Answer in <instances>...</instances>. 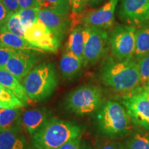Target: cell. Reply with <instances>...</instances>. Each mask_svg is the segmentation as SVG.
<instances>
[{
    "instance_id": "19",
    "label": "cell",
    "mask_w": 149,
    "mask_h": 149,
    "mask_svg": "<svg viewBox=\"0 0 149 149\" xmlns=\"http://www.w3.org/2000/svg\"><path fill=\"white\" fill-rule=\"evenodd\" d=\"M0 85L10 90L25 104L29 102L26 92L19 80L4 69H0Z\"/></svg>"
},
{
    "instance_id": "23",
    "label": "cell",
    "mask_w": 149,
    "mask_h": 149,
    "mask_svg": "<svg viewBox=\"0 0 149 149\" xmlns=\"http://www.w3.org/2000/svg\"><path fill=\"white\" fill-rule=\"evenodd\" d=\"M26 105L13 93L0 85V109H22Z\"/></svg>"
},
{
    "instance_id": "17",
    "label": "cell",
    "mask_w": 149,
    "mask_h": 149,
    "mask_svg": "<svg viewBox=\"0 0 149 149\" xmlns=\"http://www.w3.org/2000/svg\"><path fill=\"white\" fill-rule=\"evenodd\" d=\"M87 36V26H79L74 28L70 32L67 42L66 51H69L83 60L84 50Z\"/></svg>"
},
{
    "instance_id": "30",
    "label": "cell",
    "mask_w": 149,
    "mask_h": 149,
    "mask_svg": "<svg viewBox=\"0 0 149 149\" xmlns=\"http://www.w3.org/2000/svg\"><path fill=\"white\" fill-rule=\"evenodd\" d=\"M13 13L0 0V26L3 25Z\"/></svg>"
},
{
    "instance_id": "38",
    "label": "cell",
    "mask_w": 149,
    "mask_h": 149,
    "mask_svg": "<svg viewBox=\"0 0 149 149\" xmlns=\"http://www.w3.org/2000/svg\"><path fill=\"white\" fill-rule=\"evenodd\" d=\"M147 86H148V88H149V81H148V85H147Z\"/></svg>"
},
{
    "instance_id": "1",
    "label": "cell",
    "mask_w": 149,
    "mask_h": 149,
    "mask_svg": "<svg viewBox=\"0 0 149 149\" xmlns=\"http://www.w3.org/2000/svg\"><path fill=\"white\" fill-rule=\"evenodd\" d=\"M100 79L107 86L123 93L133 91L141 83L137 62L133 59L119 61L109 57L102 66Z\"/></svg>"
},
{
    "instance_id": "18",
    "label": "cell",
    "mask_w": 149,
    "mask_h": 149,
    "mask_svg": "<svg viewBox=\"0 0 149 149\" xmlns=\"http://www.w3.org/2000/svg\"><path fill=\"white\" fill-rule=\"evenodd\" d=\"M82 66L83 60L70 52L65 51L59 63V69L64 79H73L79 73Z\"/></svg>"
},
{
    "instance_id": "12",
    "label": "cell",
    "mask_w": 149,
    "mask_h": 149,
    "mask_svg": "<svg viewBox=\"0 0 149 149\" xmlns=\"http://www.w3.org/2000/svg\"><path fill=\"white\" fill-rule=\"evenodd\" d=\"M38 61V56L35 53L19 51L0 69L7 70L20 81L29 73Z\"/></svg>"
},
{
    "instance_id": "16",
    "label": "cell",
    "mask_w": 149,
    "mask_h": 149,
    "mask_svg": "<svg viewBox=\"0 0 149 149\" xmlns=\"http://www.w3.org/2000/svg\"><path fill=\"white\" fill-rule=\"evenodd\" d=\"M19 132V126L0 132V149H31Z\"/></svg>"
},
{
    "instance_id": "6",
    "label": "cell",
    "mask_w": 149,
    "mask_h": 149,
    "mask_svg": "<svg viewBox=\"0 0 149 149\" xmlns=\"http://www.w3.org/2000/svg\"><path fill=\"white\" fill-rule=\"evenodd\" d=\"M135 26L117 25L113 28L109 37L111 53L115 59L126 61L133 59L136 45Z\"/></svg>"
},
{
    "instance_id": "10",
    "label": "cell",
    "mask_w": 149,
    "mask_h": 149,
    "mask_svg": "<svg viewBox=\"0 0 149 149\" xmlns=\"http://www.w3.org/2000/svg\"><path fill=\"white\" fill-rule=\"evenodd\" d=\"M119 13L131 26H140L149 20V0H122Z\"/></svg>"
},
{
    "instance_id": "5",
    "label": "cell",
    "mask_w": 149,
    "mask_h": 149,
    "mask_svg": "<svg viewBox=\"0 0 149 149\" xmlns=\"http://www.w3.org/2000/svg\"><path fill=\"white\" fill-rule=\"evenodd\" d=\"M103 92L96 86H83L72 91L66 98V108L71 113L86 115L101 107Z\"/></svg>"
},
{
    "instance_id": "11",
    "label": "cell",
    "mask_w": 149,
    "mask_h": 149,
    "mask_svg": "<svg viewBox=\"0 0 149 149\" xmlns=\"http://www.w3.org/2000/svg\"><path fill=\"white\" fill-rule=\"evenodd\" d=\"M119 0H109L97 10L92 11L84 17L83 25L104 30L109 29L114 24V15Z\"/></svg>"
},
{
    "instance_id": "13",
    "label": "cell",
    "mask_w": 149,
    "mask_h": 149,
    "mask_svg": "<svg viewBox=\"0 0 149 149\" xmlns=\"http://www.w3.org/2000/svg\"><path fill=\"white\" fill-rule=\"evenodd\" d=\"M38 19L53 31L61 41L69 31L70 22L66 15L46 9H40Z\"/></svg>"
},
{
    "instance_id": "20",
    "label": "cell",
    "mask_w": 149,
    "mask_h": 149,
    "mask_svg": "<svg viewBox=\"0 0 149 149\" xmlns=\"http://www.w3.org/2000/svg\"><path fill=\"white\" fill-rule=\"evenodd\" d=\"M149 53V20L141 25L136 31V45L135 57L138 61Z\"/></svg>"
},
{
    "instance_id": "21",
    "label": "cell",
    "mask_w": 149,
    "mask_h": 149,
    "mask_svg": "<svg viewBox=\"0 0 149 149\" xmlns=\"http://www.w3.org/2000/svg\"><path fill=\"white\" fill-rule=\"evenodd\" d=\"M22 109H0V132L19 126Z\"/></svg>"
},
{
    "instance_id": "9",
    "label": "cell",
    "mask_w": 149,
    "mask_h": 149,
    "mask_svg": "<svg viewBox=\"0 0 149 149\" xmlns=\"http://www.w3.org/2000/svg\"><path fill=\"white\" fill-rule=\"evenodd\" d=\"M123 104L132 122L149 129V100L135 89L124 96Z\"/></svg>"
},
{
    "instance_id": "2",
    "label": "cell",
    "mask_w": 149,
    "mask_h": 149,
    "mask_svg": "<svg viewBox=\"0 0 149 149\" xmlns=\"http://www.w3.org/2000/svg\"><path fill=\"white\" fill-rule=\"evenodd\" d=\"M81 135L77 124L52 117L32 136V144L36 149H57Z\"/></svg>"
},
{
    "instance_id": "15",
    "label": "cell",
    "mask_w": 149,
    "mask_h": 149,
    "mask_svg": "<svg viewBox=\"0 0 149 149\" xmlns=\"http://www.w3.org/2000/svg\"><path fill=\"white\" fill-rule=\"evenodd\" d=\"M0 46L12 48L19 51L32 52V53H44L42 50L39 49L31 45L23 37H19L8 31L0 29Z\"/></svg>"
},
{
    "instance_id": "31",
    "label": "cell",
    "mask_w": 149,
    "mask_h": 149,
    "mask_svg": "<svg viewBox=\"0 0 149 149\" xmlns=\"http://www.w3.org/2000/svg\"><path fill=\"white\" fill-rule=\"evenodd\" d=\"M98 149H124V148L120 142L105 139L100 143Z\"/></svg>"
},
{
    "instance_id": "28",
    "label": "cell",
    "mask_w": 149,
    "mask_h": 149,
    "mask_svg": "<svg viewBox=\"0 0 149 149\" xmlns=\"http://www.w3.org/2000/svg\"><path fill=\"white\" fill-rule=\"evenodd\" d=\"M18 52L19 51L12 48L0 46V68L4 66L8 61L9 59Z\"/></svg>"
},
{
    "instance_id": "7",
    "label": "cell",
    "mask_w": 149,
    "mask_h": 149,
    "mask_svg": "<svg viewBox=\"0 0 149 149\" xmlns=\"http://www.w3.org/2000/svg\"><path fill=\"white\" fill-rule=\"evenodd\" d=\"M109 44V37L106 30L87 26V36L84 50L83 66H87L95 64L102 59L107 53Z\"/></svg>"
},
{
    "instance_id": "32",
    "label": "cell",
    "mask_w": 149,
    "mask_h": 149,
    "mask_svg": "<svg viewBox=\"0 0 149 149\" xmlns=\"http://www.w3.org/2000/svg\"><path fill=\"white\" fill-rule=\"evenodd\" d=\"M57 149H81V136L68 141Z\"/></svg>"
},
{
    "instance_id": "25",
    "label": "cell",
    "mask_w": 149,
    "mask_h": 149,
    "mask_svg": "<svg viewBox=\"0 0 149 149\" xmlns=\"http://www.w3.org/2000/svg\"><path fill=\"white\" fill-rule=\"evenodd\" d=\"M39 10L40 9L37 7H32V8L21 9L17 12L25 31L38 20Z\"/></svg>"
},
{
    "instance_id": "22",
    "label": "cell",
    "mask_w": 149,
    "mask_h": 149,
    "mask_svg": "<svg viewBox=\"0 0 149 149\" xmlns=\"http://www.w3.org/2000/svg\"><path fill=\"white\" fill-rule=\"evenodd\" d=\"M35 3L39 9H46L66 15L71 10L69 0H35Z\"/></svg>"
},
{
    "instance_id": "24",
    "label": "cell",
    "mask_w": 149,
    "mask_h": 149,
    "mask_svg": "<svg viewBox=\"0 0 149 149\" xmlns=\"http://www.w3.org/2000/svg\"><path fill=\"white\" fill-rule=\"evenodd\" d=\"M0 29L24 38L25 30L22 26L18 13H13L7 21L0 26Z\"/></svg>"
},
{
    "instance_id": "35",
    "label": "cell",
    "mask_w": 149,
    "mask_h": 149,
    "mask_svg": "<svg viewBox=\"0 0 149 149\" xmlns=\"http://www.w3.org/2000/svg\"><path fill=\"white\" fill-rule=\"evenodd\" d=\"M135 90L137 91V93H140L141 95H144L145 97L148 99L149 100V88L148 86H144V87H141V88H135Z\"/></svg>"
},
{
    "instance_id": "34",
    "label": "cell",
    "mask_w": 149,
    "mask_h": 149,
    "mask_svg": "<svg viewBox=\"0 0 149 149\" xmlns=\"http://www.w3.org/2000/svg\"><path fill=\"white\" fill-rule=\"evenodd\" d=\"M20 10L24 8L36 7L35 0H18Z\"/></svg>"
},
{
    "instance_id": "33",
    "label": "cell",
    "mask_w": 149,
    "mask_h": 149,
    "mask_svg": "<svg viewBox=\"0 0 149 149\" xmlns=\"http://www.w3.org/2000/svg\"><path fill=\"white\" fill-rule=\"evenodd\" d=\"M1 1L13 13H17L19 11L20 8L18 0H1Z\"/></svg>"
},
{
    "instance_id": "27",
    "label": "cell",
    "mask_w": 149,
    "mask_h": 149,
    "mask_svg": "<svg viewBox=\"0 0 149 149\" xmlns=\"http://www.w3.org/2000/svg\"><path fill=\"white\" fill-rule=\"evenodd\" d=\"M141 83L149 81V53L137 61Z\"/></svg>"
},
{
    "instance_id": "36",
    "label": "cell",
    "mask_w": 149,
    "mask_h": 149,
    "mask_svg": "<svg viewBox=\"0 0 149 149\" xmlns=\"http://www.w3.org/2000/svg\"><path fill=\"white\" fill-rule=\"evenodd\" d=\"M87 1V6H94L99 4V3H102L104 0H86Z\"/></svg>"
},
{
    "instance_id": "14",
    "label": "cell",
    "mask_w": 149,
    "mask_h": 149,
    "mask_svg": "<svg viewBox=\"0 0 149 149\" xmlns=\"http://www.w3.org/2000/svg\"><path fill=\"white\" fill-rule=\"evenodd\" d=\"M49 120V113L46 109L29 110L22 113L19 124L31 136L38 131Z\"/></svg>"
},
{
    "instance_id": "37",
    "label": "cell",
    "mask_w": 149,
    "mask_h": 149,
    "mask_svg": "<svg viewBox=\"0 0 149 149\" xmlns=\"http://www.w3.org/2000/svg\"><path fill=\"white\" fill-rule=\"evenodd\" d=\"M81 149H94L93 147H91L90 145L86 144V143H84L82 146H81Z\"/></svg>"
},
{
    "instance_id": "8",
    "label": "cell",
    "mask_w": 149,
    "mask_h": 149,
    "mask_svg": "<svg viewBox=\"0 0 149 149\" xmlns=\"http://www.w3.org/2000/svg\"><path fill=\"white\" fill-rule=\"evenodd\" d=\"M24 39L35 47L51 53L58 51L61 43L55 33L39 19L26 30Z\"/></svg>"
},
{
    "instance_id": "26",
    "label": "cell",
    "mask_w": 149,
    "mask_h": 149,
    "mask_svg": "<svg viewBox=\"0 0 149 149\" xmlns=\"http://www.w3.org/2000/svg\"><path fill=\"white\" fill-rule=\"evenodd\" d=\"M128 149H149L148 137L141 134H135L128 141Z\"/></svg>"
},
{
    "instance_id": "3",
    "label": "cell",
    "mask_w": 149,
    "mask_h": 149,
    "mask_svg": "<svg viewBox=\"0 0 149 149\" xmlns=\"http://www.w3.org/2000/svg\"><path fill=\"white\" fill-rule=\"evenodd\" d=\"M59 83L58 74L53 63L35 66L22 81L29 100L42 102L49 97Z\"/></svg>"
},
{
    "instance_id": "4",
    "label": "cell",
    "mask_w": 149,
    "mask_h": 149,
    "mask_svg": "<svg viewBox=\"0 0 149 149\" xmlns=\"http://www.w3.org/2000/svg\"><path fill=\"white\" fill-rule=\"evenodd\" d=\"M100 131L109 137L125 135L131 129L130 120L126 110L119 102L108 101L97 114Z\"/></svg>"
},
{
    "instance_id": "29",
    "label": "cell",
    "mask_w": 149,
    "mask_h": 149,
    "mask_svg": "<svg viewBox=\"0 0 149 149\" xmlns=\"http://www.w3.org/2000/svg\"><path fill=\"white\" fill-rule=\"evenodd\" d=\"M71 11L73 13H81L87 6L86 0H69Z\"/></svg>"
}]
</instances>
